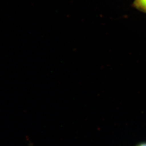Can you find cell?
<instances>
[{
  "label": "cell",
  "instance_id": "cell-1",
  "mask_svg": "<svg viewBox=\"0 0 146 146\" xmlns=\"http://www.w3.org/2000/svg\"><path fill=\"white\" fill-rule=\"evenodd\" d=\"M133 5L137 10L146 13V0H135Z\"/></svg>",
  "mask_w": 146,
  "mask_h": 146
},
{
  "label": "cell",
  "instance_id": "cell-2",
  "mask_svg": "<svg viewBox=\"0 0 146 146\" xmlns=\"http://www.w3.org/2000/svg\"><path fill=\"white\" fill-rule=\"evenodd\" d=\"M146 146V142H145V143H140V145H139L138 146Z\"/></svg>",
  "mask_w": 146,
  "mask_h": 146
}]
</instances>
